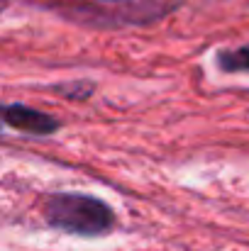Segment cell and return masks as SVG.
<instances>
[{
	"instance_id": "1",
	"label": "cell",
	"mask_w": 249,
	"mask_h": 251,
	"mask_svg": "<svg viewBox=\"0 0 249 251\" xmlns=\"http://www.w3.org/2000/svg\"><path fill=\"white\" fill-rule=\"evenodd\" d=\"M181 5L183 0H49L52 12L90 29L147 27Z\"/></svg>"
},
{
	"instance_id": "2",
	"label": "cell",
	"mask_w": 249,
	"mask_h": 251,
	"mask_svg": "<svg viewBox=\"0 0 249 251\" xmlns=\"http://www.w3.org/2000/svg\"><path fill=\"white\" fill-rule=\"evenodd\" d=\"M42 215L49 227L76 234V237H103L115 229V210L85 193H52L42 202Z\"/></svg>"
},
{
	"instance_id": "3",
	"label": "cell",
	"mask_w": 249,
	"mask_h": 251,
	"mask_svg": "<svg viewBox=\"0 0 249 251\" xmlns=\"http://www.w3.org/2000/svg\"><path fill=\"white\" fill-rule=\"evenodd\" d=\"M2 122L17 132L34 134V137H49L61 129V122L54 115H47L37 107L22 105V102H7L2 105Z\"/></svg>"
},
{
	"instance_id": "4",
	"label": "cell",
	"mask_w": 249,
	"mask_h": 251,
	"mask_svg": "<svg viewBox=\"0 0 249 251\" xmlns=\"http://www.w3.org/2000/svg\"><path fill=\"white\" fill-rule=\"evenodd\" d=\"M215 66L222 74H249V44L220 49L215 54Z\"/></svg>"
},
{
	"instance_id": "5",
	"label": "cell",
	"mask_w": 249,
	"mask_h": 251,
	"mask_svg": "<svg viewBox=\"0 0 249 251\" xmlns=\"http://www.w3.org/2000/svg\"><path fill=\"white\" fill-rule=\"evenodd\" d=\"M54 90L64 95L66 100H88L95 93V83L93 81H69V83L54 85Z\"/></svg>"
}]
</instances>
